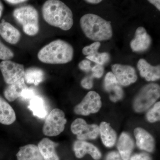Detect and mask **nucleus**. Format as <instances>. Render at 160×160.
Here are the masks:
<instances>
[{
	"mask_svg": "<svg viewBox=\"0 0 160 160\" xmlns=\"http://www.w3.org/2000/svg\"><path fill=\"white\" fill-rule=\"evenodd\" d=\"M43 18L50 26L67 31L73 26V15L65 3L58 0H49L42 8Z\"/></svg>",
	"mask_w": 160,
	"mask_h": 160,
	"instance_id": "nucleus-1",
	"label": "nucleus"
},
{
	"mask_svg": "<svg viewBox=\"0 0 160 160\" xmlns=\"http://www.w3.org/2000/svg\"><path fill=\"white\" fill-rule=\"evenodd\" d=\"M74 50L69 43L63 40L52 41L40 49L38 54V59L48 64H63L71 62Z\"/></svg>",
	"mask_w": 160,
	"mask_h": 160,
	"instance_id": "nucleus-2",
	"label": "nucleus"
},
{
	"mask_svg": "<svg viewBox=\"0 0 160 160\" xmlns=\"http://www.w3.org/2000/svg\"><path fill=\"white\" fill-rule=\"evenodd\" d=\"M80 24L85 35L92 41L99 42L109 40L112 37L111 22L97 15H84L80 19Z\"/></svg>",
	"mask_w": 160,
	"mask_h": 160,
	"instance_id": "nucleus-3",
	"label": "nucleus"
},
{
	"mask_svg": "<svg viewBox=\"0 0 160 160\" xmlns=\"http://www.w3.org/2000/svg\"><path fill=\"white\" fill-rule=\"evenodd\" d=\"M13 15L26 34L33 36L38 34L39 31V14L34 7L29 5L17 8L13 11Z\"/></svg>",
	"mask_w": 160,
	"mask_h": 160,
	"instance_id": "nucleus-4",
	"label": "nucleus"
},
{
	"mask_svg": "<svg viewBox=\"0 0 160 160\" xmlns=\"http://www.w3.org/2000/svg\"><path fill=\"white\" fill-rule=\"evenodd\" d=\"M160 96V86L158 84L152 83L144 86L134 100L135 110L137 112L146 111L156 102Z\"/></svg>",
	"mask_w": 160,
	"mask_h": 160,
	"instance_id": "nucleus-5",
	"label": "nucleus"
},
{
	"mask_svg": "<svg viewBox=\"0 0 160 160\" xmlns=\"http://www.w3.org/2000/svg\"><path fill=\"white\" fill-rule=\"evenodd\" d=\"M67 120L64 112L59 109H52L47 116L43 127V132L48 137L56 136L65 128Z\"/></svg>",
	"mask_w": 160,
	"mask_h": 160,
	"instance_id": "nucleus-6",
	"label": "nucleus"
},
{
	"mask_svg": "<svg viewBox=\"0 0 160 160\" xmlns=\"http://www.w3.org/2000/svg\"><path fill=\"white\" fill-rule=\"evenodd\" d=\"M102 101L99 95L96 92H89L82 101L74 108L76 114L87 116L90 113H96L102 107Z\"/></svg>",
	"mask_w": 160,
	"mask_h": 160,
	"instance_id": "nucleus-7",
	"label": "nucleus"
},
{
	"mask_svg": "<svg viewBox=\"0 0 160 160\" xmlns=\"http://www.w3.org/2000/svg\"><path fill=\"white\" fill-rule=\"evenodd\" d=\"M0 70L4 81L8 85L13 84L24 78L25 72L23 65L10 60L2 61L0 63Z\"/></svg>",
	"mask_w": 160,
	"mask_h": 160,
	"instance_id": "nucleus-8",
	"label": "nucleus"
},
{
	"mask_svg": "<svg viewBox=\"0 0 160 160\" xmlns=\"http://www.w3.org/2000/svg\"><path fill=\"white\" fill-rule=\"evenodd\" d=\"M71 131L77 136L78 139L84 141L94 139L99 134V127L95 124L88 125L82 118H78L73 121L71 126Z\"/></svg>",
	"mask_w": 160,
	"mask_h": 160,
	"instance_id": "nucleus-9",
	"label": "nucleus"
},
{
	"mask_svg": "<svg viewBox=\"0 0 160 160\" xmlns=\"http://www.w3.org/2000/svg\"><path fill=\"white\" fill-rule=\"evenodd\" d=\"M112 69L118 82L122 86H129L137 80L135 69L131 66L116 64L112 66Z\"/></svg>",
	"mask_w": 160,
	"mask_h": 160,
	"instance_id": "nucleus-10",
	"label": "nucleus"
},
{
	"mask_svg": "<svg viewBox=\"0 0 160 160\" xmlns=\"http://www.w3.org/2000/svg\"><path fill=\"white\" fill-rule=\"evenodd\" d=\"M151 42V38L146 29L144 27H139L136 31L134 38L130 42V47L133 51H144L149 48Z\"/></svg>",
	"mask_w": 160,
	"mask_h": 160,
	"instance_id": "nucleus-11",
	"label": "nucleus"
},
{
	"mask_svg": "<svg viewBox=\"0 0 160 160\" xmlns=\"http://www.w3.org/2000/svg\"><path fill=\"white\" fill-rule=\"evenodd\" d=\"M104 87L106 91L110 92V99L113 102L121 99L123 96V91L114 75L112 72L106 74Z\"/></svg>",
	"mask_w": 160,
	"mask_h": 160,
	"instance_id": "nucleus-12",
	"label": "nucleus"
},
{
	"mask_svg": "<svg viewBox=\"0 0 160 160\" xmlns=\"http://www.w3.org/2000/svg\"><path fill=\"white\" fill-rule=\"evenodd\" d=\"M76 157L81 158L87 153L91 156L94 160H99L102 157V154L97 147L90 143L83 141H76L73 145Z\"/></svg>",
	"mask_w": 160,
	"mask_h": 160,
	"instance_id": "nucleus-13",
	"label": "nucleus"
},
{
	"mask_svg": "<svg viewBox=\"0 0 160 160\" xmlns=\"http://www.w3.org/2000/svg\"><path fill=\"white\" fill-rule=\"evenodd\" d=\"M134 135L137 145L140 149L152 152L154 149V140L153 137L145 129L137 128L134 129Z\"/></svg>",
	"mask_w": 160,
	"mask_h": 160,
	"instance_id": "nucleus-14",
	"label": "nucleus"
},
{
	"mask_svg": "<svg viewBox=\"0 0 160 160\" xmlns=\"http://www.w3.org/2000/svg\"><path fill=\"white\" fill-rule=\"evenodd\" d=\"M0 35L9 44H17L21 38L20 31L11 24L2 20L0 23Z\"/></svg>",
	"mask_w": 160,
	"mask_h": 160,
	"instance_id": "nucleus-15",
	"label": "nucleus"
},
{
	"mask_svg": "<svg viewBox=\"0 0 160 160\" xmlns=\"http://www.w3.org/2000/svg\"><path fill=\"white\" fill-rule=\"evenodd\" d=\"M137 66L141 76L145 78L146 81H155L159 79L160 65L156 66H151L146 60L141 59L138 62Z\"/></svg>",
	"mask_w": 160,
	"mask_h": 160,
	"instance_id": "nucleus-16",
	"label": "nucleus"
},
{
	"mask_svg": "<svg viewBox=\"0 0 160 160\" xmlns=\"http://www.w3.org/2000/svg\"><path fill=\"white\" fill-rule=\"evenodd\" d=\"M117 147L122 159L129 160L134 147L131 137L128 133L122 132L119 139Z\"/></svg>",
	"mask_w": 160,
	"mask_h": 160,
	"instance_id": "nucleus-17",
	"label": "nucleus"
},
{
	"mask_svg": "<svg viewBox=\"0 0 160 160\" xmlns=\"http://www.w3.org/2000/svg\"><path fill=\"white\" fill-rule=\"evenodd\" d=\"M57 144L47 138L41 140L38 147L44 160H59L55 150Z\"/></svg>",
	"mask_w": 160,
	"mask_h": 160,
	"instance_id": "nucleus-18",
	"label": "nucleus"
},
{
	"mask_svg": "<svg viewBox=\"0 0 160 160\" xmlns=\"http://www.w3.org/2000/svg\"><path fill=\"white\" fill-rule=\"evenodd\" d=\"M27 88L24 78H22L6 87L4 91V96L9 102H13L21 97L23 90Z\"/></svg>",
	"mask_w": 160,
	"mask_h": 160,
	"instance_id": "nucleus-19",
	"label": "nucleus"
},
{
	"mask_svg": "<svg viewBox=\"0 0 160 160\" xmlns=\"http://www.w3.org/2000/svg\"><path fill=\"white\" fill-rule=\"evenodd\" d=\"M16 156L18 160H44L38 146L33 144L21 147Z\"/></svg>",
	"mask_w": 160,
	"mask_h": 160,
	"instance_id": "nucleus-20",
	"label": "nucleus"
},
{
	"mask_svg": "<svg viewBox=\"0 0 160 160\" xmlns=\"http://www.w3.org/2000/svg\"><path fill=\"white\" fill-rule=\"evenodd\" d=\"M16 119L15 112L11 106L0 96V123L10 125Z\"/></svg>",
	"mask_w": 160,
	"mask_h": 160,
	"instance_id": "nucleus-21",
	"label": "nucleus"
},
{
	"mask_svg": "<svg viewBox=\"0 0 160 160\" xmlns=\"http://www.w3.org/2000/svg\"><path fill=\"white\" fill-rule=\"evenodd\" d=\"M99 133L103 144L107 147L114 146L117 139V134L114 129L106 122H102L100 124Z\"/></svg>",
	"mask_w": 160,
	"mask_h": 160,
	"instance_id": "nucleus-22",
	"label": "nucleus"
},
{
	"mask_svg": "<svg viewBox=\"0 0 160 160\" xmlns=\"http://www.w3.org/2000/svg\"><path fill=\"white\" fill-rule=\"evenodd\" d=\"M28 108L33 115L41 118H46L47 115L46 105L42 98L36 95L30 100Z\"/></svg>",
	"mask_w": 160,
	"mask_h": 160,
	"instance_id": "nucleus-23",
	"label": "nucleus"
},
{
	"mask_svg": "<svg viewBox=\"0 0 160 160\" xmlns=\"http://www.w3.org/2000/svg\"><path fill=\"white\" fill-rule=\"evenodd\" d=\"M45 73L42 69L38 68H30L25 70L24 79L27 84L38 86L44 80Z\"/></svg>",
	"mask_w": 160,
	"mask_h": 160,
	"instance_id": "nucleus-24",
	"label": "nucleus"
},
{
	"mask_svg": "<svg viewBox=\"0 0 160 160\" xmlns=\"http://www.w3.org/2000/svg\"><path fill=\"white\" fill-rule=\"evenodd\" d=\"M86 58L87 59L97 63L98 65L102 66L109 61V55L107 52H97L92 55L88 56Z\"/></svg>",
	"mask_w": 160,
	"mask_h": 160,
	"instance_id": "nucleus-25",
	"label": "nucleus"
},
{
	"mask_svg": "<svg viewBox=\"0 0 160 160\" xmlns=\"http://www.w3.org/2000/svg\"><path fill=\"white\" fill-rule=\"evenodd\" d=\"M160 102H158L150 109L146 115V118L149 122H154L159 121L160 118Z\"/></svg>",
	"mask_w": 160,
	"mask_h": 160,
	"instance_id": "nucleus-26",
	"label": "nucleus"
},
{
	"mask_svg": "<svg viewBox=\"0 0 160 160\" xmlns=\"http://www.w3.org/2000/svg\"><path fill=\"white\" fill-rule=\"evenodd\" d=\"M14 56L13 52L0 41V59L3 61L10 60L14 57Z\"/></svg>",
	"mask_w": 160,
	"mask_h": 160,
	"instance_id": "nucleus-27",
	"label": "nucleus"
},
{
	"mask_svg": "<svg viewBox=\"0 0 160 160\" xmlns=\"http://www.w3.org/2000/svg\"><path fill=\"white\" fill-rule=\"evenodd\" d=\"M101 43L99 42H95L90 46H86L82 49L83 54L87 56L96 54L98 52Z\"/></svg>",
	"mask_w": 160,
	"mask_h": 160,
	"instance_id": "nucleus-28",
	"label": "nucleus"
},
{
	"mask_svg": "<svg viewBox=\"0 0 160 160\" xmlns=\"http://www.w3.org/2000/svg\"><path fill=\"white\" fill-rule=\"evenodd\" d=\"M91 71L92 72L91 76L93 78H99L102 77L104 74V67L102 66L97 65L92 68Z\"/></svg>",
	"mask_w": 160,
	"mask_h": 160,
	"instance_id": "nucleus-29",
	"label": "nucleus"
},
{
	"mask_svg": "<svg viewBox=\"0 0 160 160\" xmlns=\"http://www.w3.org/2000/svg\"><path fill=\"white\" fill-rule=\"evenodd\" d=\"M35 92L33 89L27 87L22 92L21 97L24 100H31L35 96Z\"/></svg>",
	"mask_w": 160,
	"mask_h": 160,
	"instance_id": "nucleus-30",
	"label": "nucleus"
},
{
	"mask_svg": "<svg viewBox=\"0 0 160 160\" xmlns=\"http://www.w3.org/2000/svg\"><path fill=\"white\" fill-rule=\"evenodd\" d=\"M81 85L85 89H91L93 86V77L88 76L84 78L81 82Z\"/></svg>",
	"mask_w": 160,
	"mask_h": 160,
	"instance_id": "nucleus-31",
	"label": "nucleus"
},
{
	"mask_svg": "<svg viewBox=\"0 0 160 160\" xmlns=\"http://www.w3.org/2000/svg\"><path fill=\"white\" fill-rule=\"evenodd\" d=\"M78 67L81 70L86 72H89L91 70V63L87 60H84L80 62Z\"/></svg>",
	"mask_w": 160,
	"mask_h": 160,
	"instance_id": "nucleus-32",
	"label": "nucleus"
},
{
	"mask_svg": "<svg viewBox=\"0 0 160 160\" xmlns=\"http://www.w3.org/2000/svg\"><path fill=\"white\" fill-rule=\"evenodd\" d=\"M130 160H152V158L149 154L143 152L134 155L131 157Z\"/></svg>",
	"mask_w": 160,
	"mask_h": 160,
	"instance_id": "nucleus-33",
	"label": "nucleus"
},
{
	"mask_svg": "<svg viewBox=\"0 0 160 160\" xmlns=\"http://www.w3.org/2000/svg\"><path fill=\"white\" fill-rule=\"evenodd\" d=\"M106 160H122V158L118 152H112L107 155Z\"/></svg>",
	"mask_w": 160,
	"mask_h": 160,
	"instance_id": "nucleus-34",
	"label": "nucleus"
},
{
	"mask_svg": "<svg viewBox=\"0 0 160 160\" xmlns=\"http://www.w3.org/2000/svg\"><path fill=\"white\" fill-rule=\"evenodd\" d=\"M5 2L10 4L15 5V4L25 2H27V1H25V0H7V1H5Z\"/></svg>",
	"mask_w": 160,
	"mask_h": 160,
	"instance_id": "nucleus-35",
	"label": "nucleus"
},
{
	"mask_svg": "<svg viewBox=\"0 0 160 160\" xmlns=\"http://www.w3.org/2000/svg\"><path fill=\"white\" fill-rule=\"evenodd\" d=\"M148 2H149L152 5L156 6L157 8L159 10H160V1L159 0H149Z\"/></svg>",
	"mask_w": 160,
	"mask_h": 160,
	"instance_id": "nucleus-36",
	"label": "nucleus"
},
{
	"mask_svg": "<svg viewBox=\"0 0 160 160\" xmlns=\"http://www.w3.org/2000/svg\"><path fill=\"white\" fill-rule=\"evenodd\" d=\"M86 2L91 4H96L101 2L102 1L101 0H87Z\"/></svg>",
	"mask_w": 160,
	"mask_h": 160,
	"instance_id": "nucleus-37",
	"label": "nucleus"
},
{
	"mask_svg": "<svg viewBox=\"0 0 160 160\" xmlns=\"http://www.w3.org/2000/svg\"><path fill=\"white\" fill-rule=\"evenodd\" d=\"M3 8H4V7H3L2 3L0 2V18H1Z\"/></svg>",
	"mask_w": 160,
	"mask_h": 160,
	"instance_id": "nucleus-38",
	"label": "nucleus"
}]
</instances>
